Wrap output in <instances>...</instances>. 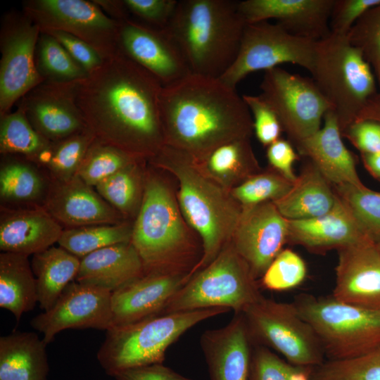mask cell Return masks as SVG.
<instances>
[{"label":"cell","mask_w":380,"mask_h":380,"mask_svg":"<svg viewBox=\"0 0 380 380\" xmlns=\"http://www.w3.org/2000/svg\"><path fill=\"white\" fill-rule=\"evenodd\" d=\"M162 85L119 49L77 82L75 98L96 139L150 160L165 146L159 96Z\"/></svg>","instance_id":"cell-1"},{"label":"cell","mask_w":380,"mask_h":380,"mask_svg":"<svg viewBox=\"0 0 380 380\" xmlns=\"http://www.w3.org/2000/svg\"><path fill=\"white\" fill-rule=\"evenodd\" d=\"M159 106L165 145L196 162L224 143L249 139L253 132L243 97L219 78L191 74L162 87Z\"/></svg>","instance_id":"cell-2"},{"label":"cell","mask_w":380,"mask_h":380,"mask_svg":"<svg viewBox=\"0 0 380 380\" xmlns=\"http://www.w3.org/2000/svg\"><path fill=\"white\" fill-rule=\"evenodd\" d=\"M238 3L178 1L165 29L178 45L192 74L220 78L234 62L246 25Z\"/></svg>","instance_id":"cell-3"},{"label":"cell","mask_w":380,"mask_h":380,"mask_svg":"<svg viewBox=\"0 0 380 380\" xmlns=\"http://www.w3.org/2000/svg\"><path fill=\"white\" fill-rule=\"evenodd\" d=\"M150 162L173 172L179 181V203L185 219L200 235L203 255L195 270L211 262L231 241L242 206L201 174L187 154L165 145Z\"/></svg>","instance_id":"cell-4"},{"label":"cell","mask_w":380,"mask_h":380,"mask_svg":"<svg viewBox=\"0 0 380 380\" xmlns=\"http://www.w3.org/2000/svg\"><path fill=\"white\" fill-rule=\"evenodd\" d=\"M131 242L142 260L144 272L189 273L184 267L191 248L179 210L166 184L152 173L145 175Z\"/></svg>","instance_id":"cell-5"},{"label":"cell","mask_w":380,"mask_h":380,"mask_svg":"<svg viewBox=\"0 0 380 380\" xmlns=\"http://www.w3.org/2000/svg\"><path fill=\"white\" fill-rule=\"evenodd\" d=\"M230 310L213 308L159 315L106 330L97 360L109 376L132 368L161 364L165 353L186 331Z\"/></svg>","instance_id":"cell-6"},{"label":"cell","mask_w":380,"mask_h":380,"mask_svg":"<svg viewBox=\"0 0 380 380\" xmlns=\"http://www.w3.org/2000/svg\"><path fill=\"white\" fill-rule=\"evenodd\" d=\"M310 73L334 113L341 132L357 120L378 92L371 66L346 35L331 33L317 42Z\"/></svg>","instance_id":"cell-7"},{"label":"cell","mask_w":380,"mask_h":380,"mask_svg":"<svg viewBox=\"0 0 380 380\" xmlns=\"http://www.w3.org/2000/svg\"><path fill=\"white\" fill-rule=\"evenodd\" d=\"M263 297L249 266L229 241L172 296L160 315L213 308L240 313Z\"/></svg>","instance_id":"cell-8"},{"label":"cell","mask_w":380,"mask_h":380,"mask_svg":"<svg viewBox=\"0 0 380 380\" xmlns=\"http://www.w3.org/2000/svg\"><path fill=\"white\" fill-rule=\"evenodd\" d=\"M329 360L350 359L380 346V310L303 293L293 302Z\"/></svg>","instance_id":"cell-9"},{"label":"cell","mask_w":380,"mask_h":380,"mask_svg":"<svg viewBox=\"0 0 380 380\" xmlns=\"http://www.w3.org/2000/svg\"><path fill=\"white\" fill-rule=\"evenodd\" d=\"M242 314L255 344L274 349L296 366L314 368L324 362V353L315 332L293 302L263 297Z\"/></svg>","instance_id":"cell-10"},{"label":"cell","mask_w":380,"mask_h":380,"mask_svg":"<svg viewBox=\"0 0 380 380\" xmlns=\"http://www.w3.org/2000/svg\"><path fill=\"white\" fill-rule=\"evenodd\" d=\"M317 42L292 35L278 23H246L237 56L219 79L236 89L249 74L293 63L312 72Z\"/></svg>","instance_id":"cell-11"},{"label":"cell","mask_w":380,"mask_h":380,"mask_svg":"<svg viewBox=\"0 0 380 380\" xmlns=\"http://www.w3.org/2000/svg\"><path fill=\"white\" fill-rule=\"evenodd\" d=\"M260 89V96L277 114L293 145L315 134L331 109L312 77L281 67L264 72Z\"/></svg>","instance_id":"cell-12"},{"label":"cell","mask_w":380,"mask_h":380,"mask_svg":"<svg viewBox=\"0 0 380 380\" xmlns=\"http://www.w3.org/2000/svg\"><path fill=\"white\" fill-rule=\"evenodd\" d=\"M22 11L40 32L70 34L91 46L103 60L119 50L120 22L110 18L94 1L26 0Z\"/></svg>","instance_id":"cell-13"},{"label":"cell","mask_w":380,"mask_h":380,"mask_svg":"<svg viewBox=\"0 0 380 380\" xmlns=\"http://www.w3.org/2000/svg\"><path fill=\"white\" fill-rule=\"evenodd\" d=\"M39 27L23 11L4 15L0 30V116L43 82L35 63Z\"/></svg>","instance_id":"cell-14"},{"label":"cell","mask_w":380,"mask_h":380,"mask_svg":"<svg viewBox=\"0 0 380 380\" xmlns=\"http://www.w3.org/2000/svg\"><path fill=\"white\" fill-rule=\"evenodd\" d=\"M30 324L43 334L46 345L68 329L106 331L112 326L111 292L73 281L52 308L33 317Z\"/></svg>","instance_id":"cell-15"},{"label":"cell","mask_w":380,"mask_h":380,"mask_svg":"<svg viewBox=\"0 0 380 380\" xmlns=\"http://www.w3.org/2000/svg\"><path fill=\"white\" fill-rule=\"evenodd\" d=\"M119 49L162 85L173 84L192 74L178 45L165 29L130 19L121 21Z\"/></svg>","instance_id":"cell-16"},{"label":"cell","mask_w":380,"mask_h":380,"mask_svg":"<svg viewBox=\"0 0 380 380\" xmlns=\"http://www.w3.org/2000/svg\"><path fill=\"white\" fill-rule=\"evenodd\" d=\"M287 236V219L269 201L242 207L230 242L258 279L283 250Z\"/></svg>","instance_id":"cell-17"},{"label":"cell","mask_w":380,"mask_h":380,"mask_svg":"<svg viewBox=\"0 0 380 380\" xmlns=\"http://www.w3.org/2000/svg\"><path fill=\"white\" fill-rule=\"evenodd\" d=\"M77 82H43L18 102L34 129L49 141L88 128L76 102Z\"/></svg>","instance_id":"cell-18"},{"label":"cell","mask_w":380,"mask_h":380,"mask_svg":"<svg viewBox=\"0 0 380 380\" xmlns=\"http://www.w3.org/2000/svg\"><path fill=\"white\" fill-rule=\"evenodd\" d=\"M332 297L362 308L380 310V250L372 240L338 250Z\"/></svg>","instance_id":"cell-19"},{"label":"cell","mask_w":380,"mask_h":380,"mask_svg":"<svg viewBox=\"0 0 380 380\" xmlns=\"http://www.w3.org/2000/svg\"><path fill=\"white\" fill-rule=\"evenodd\" d=\"M191 277L189 273L144 272L114 291L111 293V327L160 315L172 296Z\"/></svg>","instance_id":"cell-20"},{"label":"cell","mask_w":380,"mask_h":380,"mask_svg":"<svg viewBox=\"0 0 380 380\" xmlns=\"http://www.w3.org/2000/svg\"><path fill=\"white\" fill-rule=\"evenodd\" d=\"M334 0H244L239 11L246 23L277 20L292 35L318 42L331 34Z\"/></svg>","instance_id":"cell-21"},{"label":"cell","mask_w":380,"mask_h":380,"mask_svg":"<svg viewBox=\"0 0 380 380\" xmlns=\"http://www.w3.org/2000/svg\"><path fill=\"white\" fill-rule=\"evenodd\" d=\"M43 207L63 229L128 220L77 175L68 181H51Z\"/></svg>","instance_id":"cell-22"},{"label":"cell","mask_w":380,"mask_h":380,"mask_svg":"<svg viewBox=\"0 0 380 380\" xmlns=\"http://www.w3.org/2000/svg\"><path fill=\"white\" fill-rule=\"evenodd\" d=\"M254 344L242 312L221 328L205 330L200 346L210 380H250Z\"/></svg>","instance_id":"cell-23"},{"label":"cell","mask_w":380,"mask_h":380,"mask_svg":"<svg viewBox=\"0 0 380 380\" xmlns=\"http://www.w3.org/2000/svg\"><path fill=\"white\" fill-rule=\"evenodd\" d=\"M63 228L43 206L0 207V250L33 255L58 243Z\"/></svg>","instance_id":"cell-24"},{"label":"cell","mask_w":380,"mask_h":380,"mask_svg":"<svg viewBox=\"0 0 380 380\" xmlns=\"http://www.w3.org/2000/svg\"><path fill=\"white\" fill-rule=\"evenodd\" d=\"M287 220V243L300 245L314 253L338 250L371 240L337 195L334 207L328 213L310 219Z\"/></svg>","instance_id":"cell-25"},{"label":"cell","mask_w":380,"mask_h":380,"mask_svg":"<svg viewBox=\"0 0 380 380\" xmlns=\"http://www.w3.org/2000/svg\"><path fill=\"white\" fill-rule=\"evenodd\" d=\"M334 113L329 110L323 125L313 135L294 144L298 153L309 159L331 185L364 186L355 156L345 146Z\"/></svg>","instance_id":"cell-26"},{"label":"cell","mask_w":380,"mask_h":380,"mask_svg":"<svg viewBox=\"0 0 380 380\" xmlns=\"http://www.w3.org/2000/svg\"><path fill=\"white\" fill-rule=\"evenodd\" d=\"M144 273L141 257L132 242L96 251L80 259L76 281L113 292Z\"/></svg>","instance_id":"cell-27"},{"label":"cell","mask_w":380,"mask_h":380,"mask_svg":"<svg viewBox=\"0 0 380 380\" xmlns=\"http://www.w3.org/2000/svg\"><path fill=\"white\" fill-rule=\"evenodd\" d=\"M51 184L34 163L16 155H1L0 207L43 206Z\"/></svg>","instance_id":"cell-28"},{"label":"cell","mask_w":380,"mask_h":380,"mask_svg":"<svg viewBox=\"0 0 380 380\" xmlns=\"http://www.w3.org/2000/svg\"><path fill=\"white\" fill-rule=\"evenodd\" d=\"M336 199L331 183L307 159L289 191L273 203L286 219L305 220L328 213Z\"/></svg>","instance_id":"cell-29"},{"label":"cell","mask_w":380,"mask_h":380,"mask_svg":"<svg viewBox=\"0 0 380 380\" xmlns=\"http://www.w3.org/2000/svg\"><path fill=\"white\" fill-rule=\"evenodd\" d=\"M46 344L34 332L0 337V380H47Z\"/></svg>","instance_id":"cell-30"},{"label":"cell","mask_w":380,"mask_h":380,"mask_svg":"<svg viewBox=\"0 0 380 380\" xmlns=\"http://www.w3.org/2000/svg\"><path fill=\"white\" fill-rule=\"evenodd\" d=\"M38 303L43 311H47L72 281L75 280L80 258L65 248L55 245L32 256Z\"/></svg>","instance_id":"cell-31"},{"label":"cell","mask_w":380,"mask_h":380,"mask_svg":"<svg viewBox=\"0 0 380 380\" xmlns=\"http://www.w3.org/2000/svg\"><path fill=\"white\" fill-rule=\"evenodd\" d=\"M38 303L36 280L29 256L1 252L0 307L19 322Z\"/></svg>","instance_id":"cell-32"},{"label":"cell","mask_w":380,"mask_h":380,"mask_svg":"<svg viewBox=\"0 0 380 380\" xmlns=\"http://www.w3.org/2000/svg\"><path fill=\"white\" fill-rule=\"evenodd\" d=\"M196 163H201L204 170L221 184L245 180L259 170L248 138L224 143Z\"/></svg>","instance_id":"cell-33"},{"label":"cell","mask_w":380,"mask_h":380,"mask_svg":"<svg viewBox=\"0 0 380 380\" xmlns=\"http://www.w3.org/2000/svg\"><path fill=\"white\" fill-rule=\"evenodd\" d=\"M96 137L86 129L66 138L51 141L32 161L51 181H68L77 175L82 162Z\"/></svg>","instance_id":"cell-34"},{"label":"cell","mask_w":380,"mask_h":380,"mask_svg":"<svg viewBox=\"0 0 380 380\" xmlns=\"http://www.w3.org/2000/svg\"><path fill=\"white\" fill-rule=\"evenodd\" d=\"M135 163L120 170L99 182L94 188L99 195L125 219L136 218L144 189L145 175L141 163Z\"/></svg>","instance_id":"cell-35"},{"label":"cell","mask_w":380,"mask_h":380,"mask_svg":"<svg viewBox=\"0 0 380 380\" xmlns=\"http://www.w3.org/2000/svg\"><path fill=\"white\" fill-rule=\"evenodd\" d=\"M133 223L98 224L64 229L57 244L72 254L83 257L115 244L131 242Z\"/></svg>","instance_id":"cell-36"},{"label":"cell","mask_w":380,"mask_h":380,"mask_svg":"<svg viewBox=\"0 0 380 380\" xmlns=\"http://www.w3.org/2000/svg\"><path fill=\"white\" fill-rule=\"evenodd\" d=\"M50 142L34 129L20 106L0 116L1 155L20 156L32 160Z\"/></svg>","instance_id":"cell-37"},{"label":"cell","mask_w":380,"mask_h":380,"mask_svg":"<svg viewBox=\"0 0 380 380\" xmlns=\"http://www.w3.org/2000/svg\"><path fill=\"white\" fill-rule=\"evenodd\" d=\"M35 63L44 82H75L84 79L89 74L56 38L44 32H40L37 43Z\"/></svg>","instance_id":"cell-38"},{"label":"cell","mask_w":380,"mask_h":380,"mask_svg":"<svg viewBox=\"0 0 380 380\" xmlns=\"http://www.w3.org/2000/svg\"><path fill=\"white\" fill-rule=\"evenodd\" d=\"M334 192L350 210L365 234L374 243L380 242V192L365 185H332Z\"/></svg>","instance_id":"cell-39"},{"label":"cell","mask_w":380,"mask_h":380,"mask_svg":"<svg viewBox=\"0 0 380 380\" xmlns=\"http://www.w3.org/2000/svg\"><path fill=\"white\" fill-rule=\"evenodd\" d=\"M139 160L143 159L96 139L87 151L77 176L95 187L106 178Z\"/></svg>","instance_id":"cell-40"},{"label":"cell","mask_w":380,"mask_h":380,"mask_svg":"<svg viewBox=\"0 0 380 380\" xmlns=\"http://www.w3.org/2000/svg\"><path fill=\"white\" fill-rule=\"evenodd\" d=\"M311 380H380V346L355 357L324 362L312 369Z\"/></svg>","instance_id":"cell-41"},{"label":"cell","mask_w":380,"mask_h":380,"mask_svg":"<svg viewBox=\"0 0 380 380\" xmlns=\"http://www.w3.org/2000/svg\"><path fill=\"white\" fill-rule=\"evenodd\" d=\"M274 169L255 173L233 188L231 196L242 207L274 202L284 197L293 186Z\"/></svg>","instance_id":"cell-42"},{"label":"cell","mask_w":380,"mask_h":380,"mask_svg":"<svg viewBox=\"0 0 380 380\" xmlns=\"http://www.w3.org/2000/svg\"><path fill=\"white\" fill-rule=\"evenodd\" d=\"M371 66L380 87V4L365 12L347 34Z\"/></svg>","instance_id":"cell-43"},{"label":"cell","mask_w":380,"mask_h":380,"mask_svg":"<svg viewBox=\"0 0 380 380\" xmlns=\"http://www.w3.org/2000/svg\"><path fill=\"white\" fill-rule=\"evenodd\" d=\"M312 369L292 365L269 348L254 344L250 380H311Z\"/></svg>","instance_id":"cell-44"},{"label":"cell","mask_w":380,"mask_h":380,"mask_svg":"<svg viewBox=\"0 0 380 380\" xmlns=\"http://www.w3.org/2000/svg\"><path fill=\"white\" fill-rule=\"evenodd\" d=\"M306 274L307 267L303 259L291 249L285 248L277 255L260 279L267 289L282 291L299 286Z\"/></svg>","instance_id":"cell-45"},{"label":"cell","mask_w":380,"mask_h":380,"mask_svg":"<svg viewBox=\"0 0 380 380\" xmlns=\"http://www.w3.org/2000/svg\"><path fill=\"white\" fill-rule=\"evenodd\" d=\"M253 116V132L258 140L268 146L280 139L284 129L272 108L260 96L243 95Z\"/></svg>","instance_id":"cell-46"},{"label":"cell","mask_w":380,"mask_h":380,"mask_svg":"<svg viewBox=\"0 0 380 380\" xmlns=\"http://www.w3.org/2000/svg\"><path fill=\"white\" fill-rule=\"evenodd\" d=\"M380 0H334L329 18L332 34L347 36L356 21Z\"/></svg>","instance_id":"cell-47"},{"label":"cell","mask_w":380,"mask_h":380,"mask_svg":"<svg viewBox=\"0 0 380 380\" xmlns=\"http://www.w3.org/2000/svg\"><path fill=\"white\" fill-rule=\"evenodd\" d=\"M129 13L141 19L149 26L165 29L172 18L178 1L124 0Z\"/></svg>","instance_id":"cell-48"},{"label":"cell","mask_w":380,"mask_h":380,"mask_svg":"<svg viewBox=\"0 0 380 380\" xmlns=\"http://www.w3.org/2000/svg\"><path fill=\"white\" fill-rule=\"evenodd\" d=\"M54 38L65 48L71 57L88 73L99 68L103 58L89 44L70 34L58 30L44 31Z\"/></svg>","instance_id":"cell-49"},{"label":"cell","mask_w":380,"mask_h":380,"mask_svg":"<svg viewBox=\"0 0 380 380\" xmlns=\"http://www.w3.org/2000/svg\"><path fill=\"white\" fill-rule=\"evenodd\" d=\"M341 132L361 154L380 152L379 122L371 120L355 121Z\"/></svg>","instance_id":"cell-50"},{"label":"cell","mask_w":380,"mask_h":380,"mask_svg":"<svg viewBox=\"0 0 380 380\" xmlns=\"http://www.w3.org/2000/svg\"><path fill=\"white\" fill-rule=\"evenodd\" d=\"M268 162L275 171L293 183L297 175L293 165L298 159L293 144L289 140L280 138L269 145L266 152Z\"/></svg>","instance_id":"cell-51"},{"label":"cell","mask_w":380,"mask_h":380,"mask_svg":"<svg viewBox=\"0 0 380 380\" xmlns=\"http://www.w3.org/2000/svg\"><path fill=\"white\" fill-rule=\"evenodd\" d=\"M116 380H194L161 364L127 369L111 376Z\"/></svg>","instance_id":"cell-52"},{"label":"cell","mask_w":380,"mask_h":380,"mask_svg":"<svg viewBox=\"0 0 380 380\" xmlns=\"http://www.w3.org/2000/svg\"><path fill=\"white\" fill-rule=\"evenodd\" d=\"M94 1L111 18L119 22L129 19V11L124 0H94Z\"/></svg>","instance_id":"cell-53"},{"label":"cell","mask_w":380,"mask_h":380,"mask_svg":"<svg viewBox=\"0 0 380 380\" xmlns=\"http://www.w3.org/2000/svg\"><path fill=\"white\" fill-rule=\"evenodd\" d=\"M364 120H374L380 123V91L367 103L355 121Z\"/></svg>","instance_id":"cell-54"},{"label":"cell","mask_w":380,"mask_h":380,"mask_svg":"<svg viewBox=\"0 0 380 380\" xmlns=\"http://www.w3.org/2000/svg\"><path fill=\"white\" fill-rule=\"evenodd\" d=\"M361 159L369 175L380 182V152L361 154Z\"/></svg>","instance_id":"cell-55"},{"label":"cell","mask_w":380,"mask_h":380,"mask_svg":"<svg viewBox=\"0 0 380 380\" xmlns=\"http://www.w3.org/2000/svg\"><path fill=\"white\" fill-rule=\"evenodd\" d=\"M376 245H377V246H378L379 249L380 250V242H379V243H376Z\"/></svg>","instance_id":"cell-56"}]
</instances>
